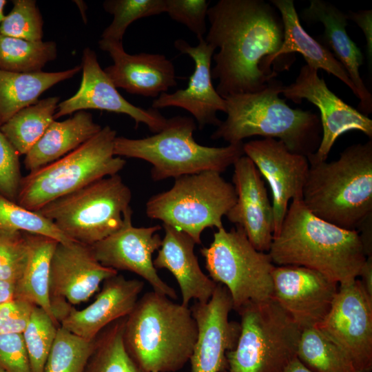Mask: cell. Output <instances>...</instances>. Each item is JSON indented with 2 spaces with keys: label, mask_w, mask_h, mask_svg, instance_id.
Instances as JSON below:
<instances>
[{
  "label": "cell",
  "mask_w": 372,
  "mask_h": 372,
  "mask_svg": "<svg viewBox=\"0 0 372 372\" xmlns=\"http://www.w3.org/2000/svg\"><path fill=\"white\" fill-rule=\"evenodd\" d=\"M210 24L205 41L218 49L211 77L223 98L260 91L276 78L267 74L262 61L276 54L284 39L278 10L263 0H220L209 8Z\"/></svg>",
  "instance_id": "obj_1"
},
{
  "label": "cell",
  "mask_w": 372,
  "mask_h": 372,
  "mask_svg": "<svg viewBox=\"0 0 372 372\" xmlns=\"http://www.w3.org/2000/svg\"><path fill=\"white\" fill-rule=\"evenodd\" d=\"M268 254L278 266L309 268L339 285L354 282L367 258L360 232L318 218L300 200L288 207Z\"/></svg>",
  "instance_id": "obj_2"
},
{
  "label": "cell",
  "mask_w": 372,
  "mask_h": 372,
  "mask_svg": "<svg viewBox=\"0 0 372 372\" xmlns=\"http://www.w3.org/2000/svg\"><path fill=\"white\" fill-rule=\"evenodd\" d=\"M283 87L282 81L274 78L260 91L225 97L227 118L211 138L238 144L260 136L278 138L290 152L307 157L316 153L322 139L320 117L289 106L279 96Z\"/></svg>",
  "instance_id": "obj_3"
},
{
  "label": "cell",
  "mask_w": 372,
  "mask_h": 372,
  "mask_svg": "<svg viewBox=\"0 0 372 372\" xmlns=\"http://www.w3.org/2000/svg\"><path fill=\"white\" fill-rule=\"evenodd\" d=\"M307 159L305 207L322 220L359 232L372 220V140L346 147L336 161Z\"/></svg>",
  "instance_id": "obj_4"
},
{
  "label": "cell",
  "mask_w": 372,
  "mask_h": 372,
  "mask_svg": "<svg viewBox=\"0 0 372 372\" xmlns=\"http://www.w3.org/2000/svg\"><path fill=\"white\" fill-rule=\"evenodd\" d=\"M197 335L190 308L153 290L126 317L123 339L145 372H176L189 361Z\"/></svg>",
  "instance_id": "obj_5"
},
{
  "label": "cell",
  "mask_w": 372,
  "mask_h": 372,
  "mask_svg": "<svg viewBox=\"0 0 372 372\" xmlns=\"http://www.w3.org/2000/svg\"><path fill=\"white\" fill-rule=\"evenodd\" d=\"M196 129L193 118L173 116L167 118L163 128L152 136L138 139L116 136L114 154L149 163L154 181L207 171L221 173L245 155L244 143L224 147L198 144L194 138Z\"/></svg>",
  "instance_id": "obj_6"
},
{
  "label": "cell",
  "mask_w": 372,
  "mask_h": 372,
  "mask_svg": "<svg viewBox=\"0 0 372 372\" xmlns=\"http://www.w3.org/2000/svg\"><path fill=\"white\" fill-rule=\"evenodd\" d=\"M116 132L105 125L67 155L22 177L17 203L38 211L46 204L101 178L118 174L126 164L114 154Z\"/></svg>",
  "instance_id": "obj_7"
},
{
  "label": "cell",
  "mask_w": 372,
  "mask_h": 372,
  "mask_svg": "<svg viewBox=\"0 0 372 372\" xmlns=\"http://www.w3.org/2000/svg\"><path fill=\"white\" fill-rule=\"evenodd\" d=\"M132 192L117 174L97 180L37 211L72 240L91 246L132 216Z\"/></svg>",
  "instance_id": "obj_8"
},
{
  "label": "cell",
  "mask_w": 372,
  "mask_h": 372,
  "mask_svg": "<svg viewBox=\"0 0 372 372\" xmlns=\"http://www.w3.org/2000/svg\"><path fill=\"white\" fill-rule=\"evenodd\" d=\"M240 331L226 352V372H284L296 357L302 329L273 298L239 309Z\"/></svg>",
  "instance_id": "obj_9"
},
{
  "label": "cell",
  "mask_w": 372,
  "mask_h": 372,
  "mask_svg": "<svg viewBox=\"0 0 372 372\" xmlns=\"http://www.w3.org/2000/svg\"><path fill=\"white\" fill-rule=\"evenodd\" d=\"M236 200L234 185L220 173L207 171L177 178L169 189L152 196L146 203V215L200 244L206 228L223 227V217Z\"/></svg>",
  "instance_id": "obj_10"
},
{
  "label": "cell",
  "mask_w": 372,
  "mask_h": 372,
  "mask_svg": "<svg viewBox=\"0 0 372 372\" xmlns=\"http://www.w3.org/2000/svg\"><path fill=\"white\" fill-rule=\"evenodd\" d=\"M200 253L209 277L228 290L233 309L272 298L275 265L268 253L252 245L240 227L218 229Z\"/></svg>",
  "instance_id": "obj_11"
},
{
  "label": "cell",
  "mask_w": 372,
  "mask_h": 372,
  "mask_svg": "<svg viewBox=\"0 0 372 372\" xmlns=\"http://www.w3.org/2000/svg\"><path fill=\"white\" fill-rule=\"evenodd\" d=\"M345 355L356 372L372 370V297L358 278L339 288L316 327Z\"/></svg>",
  "instance_id": "obj_12"
},
{
  "label": "cell",
  "mask_w": 372,
  "mask_h": 372,
  "mask_svg": "<svg viewBox=\"0 0 372 372\" xmlns=\"http://www.w3.org/2000/svg\"><path fill=\"white\" fill-rule=\"evenodd\" d=\"M117 273L96 259L90 246L75 241L57 242L50 262L49 293L58 322L70 304L88 300L106 279Z\"/></svg>",
  "instance_id": "obj_13"
},
{
  "label": "cell",
  "mask_w": 372,
  "mask_h": 372,
  "mask_svg": "<svg viewBox=\"0 0 372 372\" xmlns=\"http://www.w3.org/2000/svg\"><path fill=\"white\" fill-rule=\"evenodd\" d=\"M318 70L304 65L296 81L283 87L282 94L294 103L307 99L320 110L322 139L316 152L307 158L324 161L338 138L352 130L360 131L372 138V120L353 108L327 87L325 81L319 77Z\"/></svg>",
  "instance_id": "obj_14"
},
{
  "label": "cell",
  "mask_w": 372,
  "mask_h": 372,
  "mask_svg": "<svg viewBox=\"0 0 372 372\" xmlns=\"http://www.w3.org/2000/svg\"><path fill=\"white\" fill-rule=\"evenodd\" d=\"M272 298L302 329L317 327L329 313L339 285L300 266H275Z\"/></svg>",
  "instance_id": "obj_15"
},
{
  "label": "cell",
  "mask_w": 372,
  "mask_h": 372,
  "mask_svg": "<svg viewBox=\"0 0 372 372\" xmlns=\"http://www.w3.org/2000/svg\"><path fill=\"white\" fill-rule=\"evenodd\" d=\"M161 229L160 225L134 227L130 216L121 229L90 247L102 265L133 272L148 282L154 291L177 299L176 291L161 278L153 264L152 255L162 244L157 233Z\"/></svg>",
  "instance_id": "obj_16"
},
{
  "label": "cell",
  "mask_w": 372,
  "mask_h": 372,
  "mask_svg": "<svg viewBox=\"0 0 372 372\" xmlns=\"http://www.w3.org/2000/svg\"><path fill=\"white\" fill-rule=\"evenodd\" d=\"M243 151L271 188L274 236L282 226L289 200H302L309 169L308 159L290 152L282 141L274 138L249 141L243 144Z\"/></svg>",
  "instance_id": "obj_17"
},
{
  "label": "cell",
  "mask_w": 372,
  "mask_h": 372,
  "mask_svg": "<svg viewBox=\"0 0 372 372\" xmlns=\"http://www.w3.org/2000/svg\"><path fill=\"white\" fill-rule=\"evenodd\" d=\"M190 309L198 328L189 359L192 372H220L227 368L226 352L235 348L240 331V323L229 320L231 296L217 283L208 302H195Z\"/></svg>",
  "instance_id": "obj_18"
},
{
  "label": "cell",
  "mask_w": 372,
  "mask_h": 372,
  "mask_svg": "<svg viewBox=\"0 0 372 372\" xmlns=\"http://www.w3.org/2000/svg\"><path fill=\"white\" fill-rule=\"evenodd\" d=\"M82 80L78 91L70 98L59 103L54 120L85 110H99L127 114L135 122L136 127L142 123L154 132H159L167 118L157 110L136 106L118 92L98 61L95 52L85 48L83 52Z\"/></svg>",
  "instance_id": "obj_19"
},
{
  "label": "cell",
  "mask_w": 372,
  "mask_h": 372,
  "mask_svg": "<svg viewBox=\"0 0 372 372\" xmlns=\"http://www.w3.org/2000/svg\"><path fill=\"white\" fill-rule=\"evenodd\" d=\"M174 47L180 53L189 55L194 62V70L186 88L173 93L164 92L155 99L152 108L158 110L176 107L189 112L198 123L200 129L205 125L218 126L221 123L217 116L219 111L226 112L224 98L214 87L211 77V61L215 48L205 39L192 46L183 39H177Z\"/></svg>",
  "instance_id": "obj_20"
},
{
  "label": "cell",
  "mask_w": 372,
  "mask_h": 372,
  "mask_svg": "<svg viewBox=\"0 0 372 372\" xmlns=\"http://www.w3.org/2000/svg\"><path fill=\"white\" fill-rule=\"evenodd\" d=\"M233 165L236 200L225 216L244 230L257 250L268 253L273 237V210L262 176L245 155Z\"/></svg>",
  "instance_id": "obj_21"
},
{
  "label": "cell",
  "mask_w": 372,
  "mask_h": 372,
  "mask_svg": "<svg viewBox=\"0 0 372 372\" xmlns=\"http://www.w3.org/2000/svg\"><path fill=\"white\" fill-rule=\"evenodd\" d=\"M99 45L113 61L103 70L116 88L156 99L177 85L174 65L165 55L130 54L125 51L123 42L101 39Z\"/></svg>",
  "instance_id": "obj_22"
},
{
  "label": "cell",
  "mask_w": 372,
  "mask_h": 372,
  "mask_svg": "<svg viewBox=\"0 0 372 372\" xmlns=\"http://www.w3.org/2000/svg\"><path fill=\"white\" fill-rule=\"evenodd\" d=\"M144 282L116 275L106 279L94 301L81 310L70 307L60 326L87 340H94L113 322L127 317L133 310Z\"/></svg>",
  "instance_id": "obj_23"
},
{
  "label": "cell",
  "mask_w": 372,
  "mask_h": 372,
  "mask_svg": "<svg viewBox=\"0 0 372 372\" xmlns=\"http://www.w3.org/2000/svg\"><path fill=\"white\" fill-rule=\"evenodd\" d=\"M301 17L307 23L320 22L323 25L324 33L320 42L344 67L358 91V111L367 116L372 112V95L360 73L364 59L362 53L346 30L347 14L331 3L311 0L309 6L302 10Z\"/></svg>",
  "instance_id": "obj_24"
},
{
  "label": "cell",
  "mask_w": 372,
  "mask_h": 372,
  "mask_svg": "<svg viewBox=\"0 0 372 372\" xmlns=\"http://www.w3.org/2000/svg\"><path fill=\"white\" fill-rule=\"evenodd\" d=\"M165 235L153 264L156 269L169 271L178 282L181 304L188 306L192 300L207 302L217 283L202 271L194 254L196 242L183 231L163 224Z\"/></svg>",
  "instance_id": "obj_25"
},
{
  "label": "cell",
  "mask_w": 372,
  "mask_h": 372,
  "mask_svg": "<svg viewBox=\"0 0 372 372\" xmlns=\"http://www.w3.org/2000/svg\"><path fill=\"white\" fill-rule=\"evenodd\" d=\"M271 3L280 14L284 26V39L279 51L273 56L264 59L261 70L267 74L271 70V64L278 58L287 59L293 63L295 52L300 54L307 64L318 70L322 69L332 74L348 86L355 96L358 91L342 64L330 50L320 41L311 37L302 28L293 0H271Z\"/></svg>",
  "instance_id": "obj_26"
},
{
  "label": "cell",
  "mask_w": 372,
  "mask_h": 372,
  "mask_svg": "<svg viewBox=\"0 0 372 372\" xmlns=\"http://www.w3.org/2000/svg\"><path fill=\"white\" fill-rule=\"evenodd\" d=\"M102 127L85 110L64 121H54L37 143L25 155L24 166L29 172L53 163L90 140Z\"/></svg>",
  "instance_id": "obj_27"
},
{
  "label": "cell",
  "mask_w": 372,
  "mask_h": 372,
  "mask_svg": "<svg viewBox=\"0 0 372 372\" xmlns=\"http://www.w3.org/2000/svg\"><path fill=\"white\" fill-rule=\"evenodd\" d=\"M81 65L55 72L28 73L0 70V127L21 110L39 101V96L55 84L71 79Z\"/></svg>",
  "instance_id": "obj_28"
},
{
  "label": "cell",
  "mask_w": 372,
  "mask_h": 372,
  "mask_svg": "<svg viewBox=\"0 0 372 372\" xmlns=\"http://www.w3.org/2000/svg\"><path fill=\"white\" fill-rule=\"evenodd\" d=\"M29 242L28 260L15 285L14 298L26 300L43 309L59 324L51 306L49 280L52 256L57 241L44 236L26 233Z\"/></svg>",
  "instance_id": "obj_29"
},
{
  "label": "cell",
  "mask_w": 372,
  "mask_h": 372,
  "mask_svg": "<svg viewBox=\"0 0 372 372\" xmlns=\"http://www.w3.org/2000/svg\"><path fill=\"white\" fill-rule=\"evenodd\" d=\"M60 98L50 96L26 107L0 127L19 156L25 155L54 121Z\"/></svg>",
  "instance_id": "obj_30"
},
{
  "label": "cell",
  "mask_w": 372,
  "mask_h": 372,
  "mask_svg": "<svg viewBox=\"0 0 372 372\" xmlns=\"http://www.w3.org/2000/svg\"><path fill=\"white\" fill-rule=\"evenodd\" d=\"M125 318L110 324L96 336L94 349L84 372H145L125 347Z\"/></svg>",
  "instance_id": "obj_31"
},
{
  "label": "cell",
  "mask_w": 372,
  "mask_h": 372,
  "mask_svg": "<svg viewBox=\"0 0 372 372\" xmlns=\"http://www.w3.org/2000/svg\"><path fill=\"white\" fill-rule=\"evenodd\" d=\"M56 56V44L54 41H30L0 34V70L40 72Z\"/></svg>",
  "instance_id": "obj_32"
},
{
  "label": "cell",
  "mask_w": 372,
  "mask_h": 372,
  "mask_svg": "<svg viewBox=\"0 0 372 372\" xmlns=\"http://www.w3.org/2000/svg\"><path fill=\"white\" fill-rule=\"evenodd\" d=\"M296 357L313 372H356L342 351L316 327L302 330Z\"/></svg>",
  "instance_id": "obj_33"
},
{
  "label": "cell",
  "mask_w": 372,
  "mask_h": 372,
  "mask_svg": "<svg viewBox=\"0 0 372 372\" xmlns=\"http://www.w3.org/2000/svg\"><path fill=\"white\" fill-rule=\"evenodd\" d=\"M95 342L96 338L87 340L59 326L44 372H84Z\"/></svg>",
  "instance_id": "obj_34"
},
{
  "label": "cell",
  "mask_w": 372,
  "mask_h": 372,
  "mask_svg": "<svg viewBox=\"0 0 372 372\" xmlns=\"http://www.w3.org/2000/svg\"><path fill=\"white\" fill-rule=\"evenodd\" d=\"M0 230L41 235L62 243L73 241L39 212L28 209L1 194Z\"/></svg>",
  "instance_id": "obj_35"
},
{
  "label": "cell",
  "mask_w": 372,
  "mask_h": 372,
  "mask_svg": "<svg viewBox=\"0 0 372 372\" xmlns=\"http://www.w3.org/2000/svg\"><path fill=\"white\" fill-rule=\"evenodd\" d=\"M103 6L107 12L113 15V20L103 30L101 39L122 42L132 23L165 12V0H106Z\"/></svg>",
  "instance_id": "obj_36"
},
{
  "label": "cell",
  "mask_w": 372,
  "mask_h": 372,
  "mask_svg": "<svg viewBox=\"0 0 372 372\" xmlns=\"http://www.w3.org/2000/svg\"><path fill=\"white\" fill-rule=\"evenodd\" d=\"M58 324L35 306L23 332L31 372H44L45 364L56 338Z\"/></svg>",
  "instance_id": "obj_37"
},
{
  "label": "cell",
  "mask_w": 372,
  "mask_h": 372,
  "mask_svg": "<svg viewBox=\"0 0 372 372\" xmlns=\"http://www.w3.org/2000/svg\"><path fill=\"white\" fill-rule=\"evenodd\" d=\"M0 24V34L30 41H42L43 21L34 0H14Z\"/></svg>",
  "instance_id": "obj_38"
},
{
  "label": "cell",
  "mask_w": 372,
  "mask_h": 372,
  "mask_svg": "<svg viewBox=\"0 0 372 372\" xmlns=\"http://www.w3.org/2000/svg\"><path fill=\"white\" fill-rule=\"evenodd\" d=\"M29 251L26 233L0 230V280L15 285L24 272Z\"/></svg>",
  "instance_id": "obj_39"
},
{
  "label": "cell",
  "mask_w": 372,
  "mask_h": 372,
  "mask_svg": "<svg viewBox=\"0 0 372 372\" xmlns=\"http://www.w3.org/2000/svg\"><path fill=\"white\" fill-rule=\"evenodd\" d=\"M209 1L206 0H165V12L172 19L185 25L197 37L204 39Z\"/></svg>",
  "instance_id": "obj_40"
},
{
  "label": "cell",
  "mask_w": 372,
  "mask_h": 372,
  "mask_svg": "<svg viewBox=\"0 0 372 372\" xmlns=\"http://www.w3.org/2000/svg\"><path fill=\"white\" fill-rule=\"evenodd\" d=\"M19 156L0 130V194L14 202L23 177Z\"/></svg>",
  "instance_id": "obj_41"
},
{
  "label": "cell",
  "mask_w": 372,
  "mask_h": 372,
  "mask_svg": "<svg viewBox=\"0 0 372 372\" xmlns=\"http://www.w3.org/2000/svg\"><path fill=\"white\" fill-rule=\"evenodd\" d=\"M0 367L5 372H31L22 333L0 334Z\"/></svg>",
  "instance_id": "obj_42"
},
{
  "label": "cell",
  "mask_w": 372,
  "mask_h": 372,
  "mask_svg": "<svg viewBox=\"0 0 372 372\" xmlns=\"http://www.w3.org/2000/svg\"><path fill=\"white\" fill-rule=\"evenodd\" d=\"M34 307L18 298L0 303V334L23 333Z\"/></svg>",
  "instance_id": "obj_43"
},
{
  "label": "cell",
  "mask_w": 372,
  "mask_h": 372,
  "mask_svg": "<svg viewBox=\"0 0 372 372\" xmlns=\"http://www.w3.org/2000/svg\"><path fill=\"white\" fill-rule=\"evenodd\" d=\"M348 19L353 21L362 30L365 36L369 57L372 54V10H361L358 12L349 11Z\"/></svg>",
  "instance_id": "obj_44"
},
{
  "label": "cell",
  "mask_w": 372,
  "mask_h": 372,
  "mask_svg": "<svg viewBox=\"0 0 372 372\" xmlns=\"http://www.w3.org/2000/svg\"><path fill=\"white\" fill-rule=\"evenodd\" d=\"M360 280L367 293L372 297V256H368L361 268Z\"/></svg>",
  "instance_id": "obj_45"
},
{
  "label": "cell",
  "mask_w": 372,
  "mask_h": 372,
  "mask_svg": "<svg viewBox=\"0 0 372 372\" xmlns=\"http://www.w3.org/2000/svg\"><path fill=\"white\" fill-rule=\"evenodd\" d=\"M15 285L0 280V303L14 298Z\"/></svg>",
  "instance_id": "obj_46"
},
{
  "label": "cell",
  "mask_w": 372,
  "mask_h": 372,
  "mask_svg": "<svg viewBox=\"0 0 372 372\" xmlns=\"http://www.w3.org/2000/svg\"><path fill=\"white\" fill-rule=\"evenodd\" d=\"M284 372H313L307 368L296 357L285 369Z\"/></svg>",
  "instance_id": "obj_47"
},
{
  "label": "cell",
  "mask_w": 372,
  "mask_h": 372,
  "mask_svg": "<svg viewBox=\"0 0 372 372\" xmlns=\"http://www.w3.org/2000/svg\"><path fill=\"white\" fill-rule=\"evenodd\" d=\"M6 3L7 1L6 0H0V24L5 17L3 10Z\"/></svg>",
  "instance_id": "obj_48"
},
{
  "label": "cell",
  "mask_w": 372,
  "mask_h": 372,
  "mask_svg": "<svg viewBox=\"0 0 372 372\" xmlns=\"http://www.w3.org/2000/svg\"><path fill=\"white\" fill-rule=\"evenodd\" d=\"M0 372H5V371L0 367Z\"/></svg>",
  "instance_id": "obj_49"
}]
</instances>
